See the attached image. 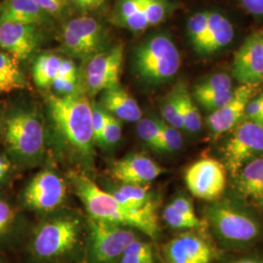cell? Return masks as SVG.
<instances>
[{"instance_id": "1", "label": "cell", "mask_w": 263, "mask_h": 263, "mask_svg": "<svg viewBox=\"0 0 263 263\" xmlns=\"http://www.w3.org/2000/svg\"><path fill=\"white\" fill-rule=\"evenodd\" d=\"M72 182L76 194L83 202L91 218L140 230L152 239L159 234L157 205L135 210L119 203L110 192L99 187L84 175L74 174Z\"/></svg>"}, {"instance_id": "2", "label": "cell", "mask_w": 263, "mask_h": 263, "mask_svg": "<svg viewBox=\"0 0 263 263\" xmlns=\"http://www.w3.org/2000/svg\"><path fill=\"white\" fill-rule=\"evenodd\" d=\"M48 107L57 130L66 144L84 158L93 154V104L84 95H49Z\"/></svg>"}, {"instance_id": "3", "label": "cell", "mask_w": 263, "mask_h": 263, "mask_svg": "<svg viewBox=\"0 0 263 263\" xmlns=\"http://www.w3.org/2000/svg\"><path fill=\"white\" fill-rule=\"evenodd\" d=\"M207 224L216 238L229 247L247 246L261 235L262 226L248 210L227 200H216L205 211Z\"/></svg>"}, {"instance_id": "4", "label": "cell", "mask_w": 263, "mask_h": 263, "mask_svg": "<svg viewBox=\"0 0 263 263\" xmlns=\"http://www.w3.org/2000/svg\"><path fill=\"white\" fill-rule=\"evenodd\" d=\"M180 54L173 40L164 34L153 35L135 52V69L142 81L164 83L176 76L180 67Z\"/></svg>"}, {"instance_id": "5", "label": "cell", "mask_w": 263, "mask_h": 263, "mask_svg": "<svg viewBox=\"0 0 263 263\" xmlns=\"http://www.w3.org/2000/svg\"><path fill=\"white\" fill-rule=\"evenodd\" d=\"M2 134L8 151L18 159L32 161L43 153L44 127L32 113L19 110L9 114L3 123Z\"/></svg>"}, {"instance_id": "6", "label": "cell", "mask_w": 263, "mask_h": 263, "mask_svg": "<svg viewBox=\"0 0 263 263\" xmlns=\"http://www.w3.org/2000/svg\"><path fill=\"white\" fill-rule=\"evenodd\" d=\"M79 221L73 217H60L40 226L32 241L34 254L50 259L71 251L78 242Z\"/></svg>"}, {"instance_id": "7", "label": "cell", "mask_w": 263, "mask_h": 263, "mask_svg": "<svg viewBox=\"0 0 263 263\" xmlns=\"http://www.w3.org/2000/svg\"><path fill=\"white\" fill-rule=\"evenodd\" d=\"M90 255L95 263L112 262L138 239L131 229L100 219H90Z\"/></svg>"}, {"instance_id": "8", "label": "cell", "mask_w": 263, "mask_h": 263, "mask_svg": "<svg viewBox=\"0 0 263 263\" xmlns=\"http://www.w3.org/2000/svg\"><path fill=\"white\" fill-rule=\"evenodd\" d=\"M226 168L236 176L246 164L263 154V127L251 120L240 123L224 147Z\"/></svg>"}, {"instance_id": "9", "label": "cell", "mask_w": 263, "mask_h": 263, "mask_svg": "<svg viewBox=\"0 0 263 263\" xmlns=\"http://www.w3.org/2000/svg\"><path fill=\"white\" fill-rule=\"evenodd\" d=\"M165 263H213L218 251L204 230H189L163 248Z\"/></svg>"}, {"instance_id": "10", "label": "cell", "mask_w": 263, "mask_h": 263, "mask_svg": "<svg viewBox=\"0 0 263 263\" xmlns=\"http://www.w3.org/2000/svg\"><path fill=\"white\" fill-rule=\"evenodd\" d=\"M184 179L194 197L209 202L216 201L226 190V166L212 157L202 158L188 167Z\"/></svg>"}, {"instance_id": "11", "label": "cell", "mask_w": 263, "mask_h": 263, "mask_svg": "<svg viewBox=\"0 0 263 263\" xmlns=\"http://www.w3.org/2000/svg\"><path fill=\"white\" fill-rule=\"evenodd\" d=\"M124 59V46L118 44L112 49L93 57L85 70L86 84L93 94L104 92L119 85Z\"/></svg>"}, {"instance_id": "12", "label": "cell", "mask_w": 263, "mask_h": 263, "mask_svg": "<svg viewBox=\"0 0 263 263\" xmlns=\"http://www.w3.org/2000/svg\"><path fill=\"white\" fill-rule=\"evenodd\" d=\"M66 194L64 179L52 171H42L28 183L24 200L25 204L32 210L49 212L62 205Z\"/></svg>"}, {"instance_id": "13", "label": "cell", "mask_w": 263, "mask_h": 263, "mask_svg": "<svg viewBox=\"0 0 263 263\" xmlns=\"http://www.w3.org/2000/svg\"><path fill=\"white\" fill-rule=\"evenodd\" d=\"M232 73L241 85L257 86L263 82V32L246 38L235 53Z\"/></svg>"}, {"instance_id": "14", "label": "cell", "mask_w": 263, "mask_h": 263, "mask_svg": "<svg viewBox=\"0 0 263 263\" xmlns=\"http://www.w3.org/2000/svg\"><path fill=\"white\" fill-rule=\"evenodd\" d=\"M256 86L241 85L234 90L231 100L207 117L208 128L215 136L232 131L245 120L246 107L254 97Z\"/></svg>"}, {"instance_id": "15", "label": "cell", "mask_w": 263, "mask_h": 263, "mask_svg": "<svg viewBox=\"0 0 263 263\" xmlns=\"http://www.w3.org/2000/svg\"><path fill=\"white\" fill-rule=\"evenodd\" d=\"M163 173L159 165L148 156L135 153L115 161L110 168V176L121 184L146 185Z\"/></svg>"}, {"instance_id": "16", "label": "cell", "mask_w": 263, "mask_h": 263, "mask_svg": "<svg viewBox=\"0 0 263 263\" xmlns=\"http://www.w3.org/2000/svg\"><path fill=\"white\" fill-rule=\"evenodd\" d=\"M39 36L34 26L16 23L0 24V49L18 62L26 60L37 48Z\"/></svg>"}, {"instance_id": "17", "label": "cell", "mask_w": 263, "mask_h": 263, "mask_svg": "<svg viewBox=\"0 0 263 263\" xmlns=\"http://www.w3.org/2000/svg\"><path fill=\"white\" fill-rule=\"evenodd\" d=\"M234 38L231 22L216 11H210L207 32L197 51L200 55H212L230 44Z\"/></svg>"}, {"instance_id": "18", "label": "cell", "mask_w": 263, "mask_h": 263, "mask_svg": "<svg viewBox=\"0 0 263 263\" xmlns=\"http://www.w3.org/2000/svg\"><path fill=\"white\" fill-rule=\"evenodd\" d=\"M102 104L106 112L126 122H139L142 112L138 102L126 90L117 86L104 91Z\"/></svg>"}, {"instance_id": "19", "label": "cell", "mask_w": 263, "mask_h": 263, "mask_svg": "<svg viewBox=\"0 0 263 263\" xmlns=\"http://www.w3.org/2000/svg\"><path fill=\"white\" fill-rule=\"evenodd\" d=\"M43 13L34 0H5L0 7V24L35 26L44 19Z\"/></svg>"}, {"instance_id": "20", "label": "cell", "mask_w": 263, "mask_h": 263, "mask_svg": "<svg viewBox=\"0 0 263 263\" xmlns=\"http://www.w3.org/2000/svg\"><path fill=\"white\" fill-rule=\"evenodd\" d=\"M26 80L18 61L0 50V93H10L26 88Z\"/></svg>"}, {"instance_id": "21", "label": "cell", "mask_w": 263, "mask_h": 263, "mask_svg": "<svg viewBox=\"0 0 263 263\" xmlns=\"http://www.w3.org/2000/svg\"><path fill=\"white\" fill-rule=\"evenodd\" d=\"M110 193L119 203L135 210H141L157 205L155 199L146 185L121 184L116 190Z\"/></svg>"}, {"instance_id": "22", "label": "cell", "mask_w": 263, "mask_h": 263, "mask_svg": "<svg viewBox=\"0 0 263 263\" xmlns=\"http://www.w3.org/2000/svg\"><path fill=\"white\" fill-rule=\"evenodd\" d=\"M177 89L183 130L191 134H196L202 128V118L197 104L185 85H177Z\"/></svg>"}, {"instance_id": "23", "label": "cell", "mask_w": 263, "mask_h": 263, "mask_svg": "<svg viewBox=\"0 0 263 263\" xmlns=\"http://www.w3.org/2000/svg\"><path fill=\"white\" fill-rule=\"evenodd\" d=\"M144 0H120L118 18L124 27L132 31L140 32L149 28L143 9Z\"/></svg>"}, {"instance_id": "24", "label": "cell", "mask_w": 263, "mask_h": 263, "mask_svg": "<svg viewBox=\"0 0 263 263\" xmlns=\"http://www.w3.org/2000/svg\"><path fill=\"white\" fill-rule=\"evenodd\" d=\"M62 62V58L52 54L38 57L32 68V76L35 84L40 88L52 87L53 82L59 76Z\"/></svg>"}, {"instance_id": "25", "label": "cell", "mask_w": 263, "mask_h": 263, "mask_svg": "<svg viewBox=\"0 0 263 263\" xmlns=\"http://www.w3.org/2000/svg\"><path fill=\"white\" fill-rule=\"evenodd\" d=\"M66 27L81 38L94 52L100 46L102 42V28L93 18H76L69 21Z\"/></svg>"}, {"instance_id": "26", "label": "cell", "mask_w": 263, "mask_h": 263, "mask_svg": "<svg viewBox=\"0 0 263 263\" xmlns=\"http://www.w3.org/2000/svg\"><path fill=\"white\" fill-rule=\"evenodd\" d=\"M237 176V190L243 196L263 178V156L246 164Z\"/></svg>"}, {"instance_id": "27", "label": "cell", "mask_w": 263, "mask_h": 263, "mask_svg": "<svg viewBox=\"0 0 263 263\" xmlns=\"http://www.w3.org/2000/svg\"><path fill=\"white\" fill-rule=\"evenodd\" d=\"M163 218L165 222L174 229L183 230H204L207 226V222L201 220L199 217L193 218L179 212L168 204L163 211Z\"/></svg>"}, {"instance_id": "28", "label": "cell", "mask_w": 263, "mask_h": 263, "mask_svg": "<svg viewBox=\"0 0 263 263\" xmlns=\"http://www.w3.org/2000/svg\"><path fill=\"white\" fill-rule=\"evenodd\" d=\"M138 135L152 149L163 152L159 124L157 118H141L137 126Z\"/></svg>"}, {"instance_id": "29", "label": "cell", "mask_w": 263, "mask_h": 263, "mask_svg": "<svg viewBox=\"0 0 263 263\" xmlns=\"http://www.w3.org/2000/svg\"><path fill=\"white\" fill-rule=\"evenodd\" d=\"M233 94L234 90L229 89L216 92H193L192 97L205 110L212 113L227 104L233 97Z\"/></svg>"}, {"instance_id": "30", "label": "cell", "mask_w": 263, "mask_h": 263, "mask_svg": "<svg viewBox=\"0 0 263 263\" xmlns=\"http://www.w3.org/2000/svg\"><path fill=\"white\" fill-rule=\"evenodd\" d=\"M120 263H154L151 245L139 239L135 240L120 256Z\"/></svg>"}, {"instance_id": "31", "label": "cell", "mask_w": 263, "mask_h": 263, "mask_svg": "<svg viewBox=\"0 0 263 263\" xmlns=\"http://www.w3.org/2000/svg\"><path fill=\"white\" fill-rule=\"evenodd\" d=\"M209 14L210 11H201L192 15L188 20V37L196 52L201 46L207 32Z\"/></svg>"}, {"instance_id": "32", "label": "cell", "mask_w": 263, "mask_h": 263, "mask_svg": "<svg viewBox=\"0 0 263 263\" xmlns=\"http://www.w3.org/2000/svg\"><path fill=\"white\" fill-rule=\"evenodd\" d=\"M161 112L163 115V120L168 123L171 126L183 130V123L180 115L179 109V96L177 86L167 95L164 99L161 107Z\"/></svg>"}, {"instance_id": "33", "label": "cell", "mask_w": 263, "mask_h": 263, "mask_svg": "<svg viewBox=\"0 0 263 263\" xmlns=\"http://www.w3.org/2000/svg\"><path fill=\"white\" fill-rule=\"evenodd\" d=\"M159 124L163 152H176L182 146V137L179 129L171 126L163 119H157Z\"/></svg>"}, {"instance_id": "34", "label": "cell", "mask_w": 263, "mask_h": 263, "mask_svg": "<svg viewBox=\"0 0 263 263\" xmlns=\"http://www.w3.org/2000/svg\"><path fill=\"white\" fill-rule=\"evenodd\" d=\"M143 9L148 26L153 27L159 25L167 18L169 4L167 0H144Z\"/></svg>"}, {"instance_id": "35", "label": "cell", "mask_w": 263, "mask_h": 263, "mask_svg": "<svg viewBox=\"0 0 263 263\" xmlns=\"http://www.w3.org/2000/svg\"><path fill=\"white\" fill-rule=\"evenodd\" d=\"M232 89L231 77L226 73H215L195 85L193 92H216Z\"/></svg>"}, {"instance_id": "36", "label": "cell", "mask_w": 263, "mask_h": 263, "mask_svg": "<svg viewBox=\"0 0 263 263\" xmlns=\"http://www.w3.org/2000/svg\"><path fill=\"white\" fill-rule=\"evenodd\" d=\"M63 43L68 52L76 56H88L94 52L81 38L66 27L63 29Z\"/></svg>"}, {"instance_id": "37", "label": "cell", "mask_w": 263, "mask_h": 263, "mask_svg": "<svg viewBox=\"0 0 263 263\" xmlns=\"http://www.w3.org/2000/svg\"><path fill=\"white\" fill-rule=\"evenodd\" d=\"M122 136V126L120 120L107 112L106 123L104 127L101 142L105 145L112 146L120 141Z\"/></svg>"}, {"instance_id": "38", "label": "cell", "mask_w": 263, "mask_h": 263, "mask_svg": "<svg viewBox=\"0 0 263 263\" xmlns=\"http://www.w3.org/2000/svg\"><path fill=\"white\" fill-rule=\"evenodd\" d=\"M107 112L102 107L93 104V115H92V125H93V134L94 141L101 142L103 133H104L105 123H106Z\"/></svg>"}, {"instance_id": "39", "label": "cell", "mask_w": 263, "mask_h": 263, "mask_svg": "<svg viewBox=\"0 0 263 263\" xmlns=\"http://www.w3.org/2000/svg\"><path fill=\"white\" fill-rule=\"evenodd\" d=\"M263 112V93L262 94L254 97L246 107V120H251L256 122L259 116Z\"/></svg>"}, {"instance_id": "40", "label": "cell", "mask_w": 263, "mask_h": 263, "mask_svg": "<svg viewBox=\"0 0 263 263\" xmlns=\"http://www.w3.org/2000/svg\"><path fill=\"white\" fill-rule=\"evenodd\" d=\"M14 211L8 203L0 200V236L3 235L9 228L14 220Z\"/></svg>"}, {"instance_id": "41", "label": "cell", "mask_w": 263, "mask_h": 263, "mask_svg": "<svg viewBox=\"0 0 263 263\" xmlns=\"http://www.w3.org/2000/svg\"><path fill=\"white\" fill-rule=\"evenodd\" d=\"M170 204L176 210H178L179 212L186 215V216L193 217V218L198 217L191 200L186 196H178V197L175 198Z\"/></svg>"}, {"instance_id": "42", "label": "cell", "mask_w": 263, "mask_h": 263, "mask_svg": "<svg viewBox=\"0 0 263 263\" xmlns=\"http://www.w3.org/2000/svg\"><path fill=\"white\" fill-rule=\"evenodd\" d=\"M39 8L48 14L56 15L64 9L66 0H34Z\"/></svg>"}, {"instance_id": "43", "label": "cell", "mask_w": 263, "mask_h": 263, "mask_svg": "<svg viewBox=\"0 0 263 263\" xmlns=\"http://www.w3.org/2000/svg\"><path fill=\"white\" fill-rule=\"evenodd\" d=\"M244 9L250 14L260 17L263 16V0H239Z\"/></svg>"}, {"instance_id": "44", "label": "cell", "mask_w": 263, "mask_h": 263, "mask_svg": "<svg viewBox=\"0 0 263 263\" xmlns=\"http://www.w3.org/2000/svg\"><path fill=\"white\" fill-rule=\"evenodd\" d=\"M59 76L67 77V78H77V69L76 66L69 60H63Z\"/></svg>"}, {"instance_id": "45", "label": "cell", "mask_w": 263, "mask_h": 263, "mask_svg": "<svg viewBox=\"0 0 263 263\" xmlns=\"http://www.w3.org/2000/svg\"><path fill=\"white\" fill-rule=\"evenodd\" d=\"M69 1L83 10L98 9L105 2V0H69Z\"/></svg>"}, {"instance_id": "46", "label": "cell", "mask_w": 263, "mask_h": 263, "mask_svg": "<svg viewBox=\"0 0 263 263\" xmlns=\"http://www.w3.org/2000/svg\"><path fill=\"white\" fill-rule=\"evenodd\" d=\"M246 198H252L256 200H263V178L254 186L251 188L246 194Z\"/></svg>"}, {"instance_id": "47", "label": "cell", "mask_w": 263, "mask_h": 263, "mask_svg": "<svg viewBox=\"0 0 263 263\" xmlns=\"http://www.w3.org/2000/svg\"><path fill=\"white\" fill-rule=\"evenodd\" d=\"M226 263H263V256H258V255H249L238 258L235 260H231Z\"/></svg>"}, {"instance_id": "48", "label": "cell", "mask_w": 263, "mask_h": 263, "mask_svg": "<svg viewBox=\"0 0 263 263\" xmlns=\"http://www.w3.org/2000/svg\"><path fill=\"white\" fill-rule=\"evenodd\" d=\"M10 168V163L8 160L0 156V180L3 179L8 173Z\"/></svg>"}, {"instance_id": "49", "label": "cell", "mask_w": 263, "mask_h": 263, "mask_svg": "<svg viewBox=\"0 0 263 263\" xmlns=\"http://www.w3.org/2000/svg\"><path fill=\"white\" fill-rule=\"evenodd\" d=\"M256 123H257V124H259L260 126H262L263 127V112L261 113V115L259 116V118L256 120Z\"/></svg>"}]
</instances>
